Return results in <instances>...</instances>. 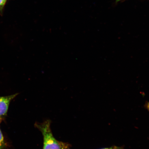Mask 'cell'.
<instances>
[{"mask_svg": "<svg viewBox=\"0 0 149 149\" xmlns=\"http://www.w3.org/2000/svg\"><path fill=\"white\" fill-rule=\"evenodd\" d=\"M51 121L47 120L40 123H36V127L42 132L44 138L43 149H64V144L56 140L52 134L51 128Z\"/></svg>", "mask_w": 149, "mask_h": 149, "instance_id": "1", "label": "cell"}, {"mask_svg": "<svg viewBox=\"0 0 149 149\" xmlns=\"http://www.w3.org/2000/svg\"><path fill=\"white\" fill-rule=\"evenodd\" d=\"M18 94H15L8 96L0 97V117L6 115L10 102Z\"/></svg>", "mask_w": 149, "mask_h": 149, "instance_id": "2", "label": "cell"}, {"mask_svg": "<svg viewBox=\"0 0 149 149\" xmlns=\"http://www.w3.org/2000/svg\"><path fill=\"white\" fill-rule=\"evenodd\" d=\"M5 145L4 138H3L1 130L0 129V149H3L5 147Z\"/></svg>", "mask_w": 149, "mask_h": 149, "instance_id": "3", "label": "cell"}, {"mask_svg": "<svg viewBox=\"0 0 149 149\" xmlns=\"http://www.w3.org/2000/svg\"><path fill=\"white\" fill-rule=\"evenodd\" d=\"M100 149H125L124 147L113 146L109 148H104Z\"/></svg>", "mask_w": 149, "mask_h": 149, "instance_id": "4", "label": "cell"}, {"mask_svg": "<svg viewBox=\"0 0 149 149\" xmlns=\"http://www.w3.org/2000/svg\"><path fill=\"white\" fill-rule=\"evenodd\" d=\"M7 0H0V10H2Z\"/></svg>", "mask_w": 149, "mask_h": 149, "instance_id": "5", "label": "cell"}, {"mask_svg": "<svg viewBox=\"0 0 149 149\" xmlns=\"http://www.w3.org/2000/svg\"><path fill=\"white\" fill-rule=\"evenodd\" d=\"M144 107L149 111V102H145Z\"/></svg>", "mask_w": 149, "mask_h": 149, "instance_id": "6", "label": "cell"}, {"mask_svg": "<svg viewBox=\"0 0 149 149\" xmlns=\"http://www.w3.org/2000/svg\"><path fill=\"white\" fill-rule=\"evenodd\" d=\"M122 1V0H116V3H117L118 2L120 1Z\"/></svg>", "mask_w": 149, "mask_h": 149, "instance_id": "7", "label": "cell"}, {"mask_svg": "<svg viewBox=\"0 0 149 149\" xmlns=\"http://www.w3.org/2000/svg\"><path fill=\"white\" fill-rule=\"evenodd\" d=\"M1 117H0V123H1Z\"/></svg>", "mask_w": 149, "mask_h": 149, "instance_id": "8", "label": "cell"}]
</instances>
